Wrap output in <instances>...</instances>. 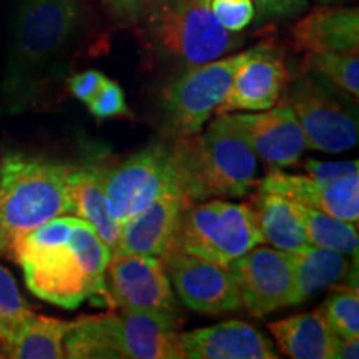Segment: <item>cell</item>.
<instances>
[{
  "label": "cell",
  "mask_w": 359,
  "mask_h": 359,
  "mask_svg": "<svg viewBox=\"0 0 359 359\" xmlns=\"http://www.w3.org/2000/svg\"><path fill=\"white\" fill-rule=\"evenodd\" d=\"M92 29L87 0H11L0 111L19 115L43 105Z\"/></svg>",
  "instance_id": "6da1fadb"
},
{
  "label": "cell",
  "mask_w": 359,
  "mask_h": 359,
  "mask_svg": "<svg viewBox=\"0 0 359 359\" xmlns=\"http://www.w3.org/2000/svg\"><path fill=\"white\" fill-rule=\"evenodd\" d=\"M74 165L50 156L4 151L0 155V255L15 259L25 235L48 219L74 215Z\"/></svg>",
  "instance_id": "7a4b0ae2"
},
{
  "label": "cell",
  "mask_w": 359,
  "mask_h": 359,
  "mask_svg": "<svg viewBox=\"0 0 359 359\" xmlns=\"http://www.w3.org/2000/svg\"><path fill=\"white\" fill-rule=\"evenodd\" d=\"M175 145L191 203L210 196L240 198L257 183L258 156L231 114L218 115L205 133L182 137Z\"/></svg>",
  "instance_id": "3957f363"
},
{
  "label": "cell",
  "mask_w": 359,
  "mask_h": 359,
  "mask_svg": "<svg viewBox=\"0 0 359 359\" xmlns=\"http://www.w3.org/2000/svg\"><path fill=\"white\" fill-rule=\"evenodd\" d=\"M138 24L151 52L180 70L217 60L243 43L215 19L210 4L196 0H161Z\"/></svg>",
  "instance_id": "277c9868"
},
{
  "label": "cell",
  "mask_w": 359,
  "mask_h": 359,
  "mask_svg": "<svg viewBox=\"0 0 359 359\" xmlns=\"http://www.w3.org/2000/svg\"><path fill=\"white\" fill-rule=\"evenodd\" d=\"M283 92L309 150L343 154L358 145L356 98L304 67L302 74L286 82Z\"/></svg>",
  "instance_id": "5b68a950"
},
{
  "label": "cell",
  "mask_w": 359,
  "mask_h": 359,
  "mask_svg": "<svg viewBox=\"0 0 359 359\" xmlns=\"http://www.w3.org/2000/svg\"><path fill=\"white\" fill-rule=\"evenodd\" d=\"M258 245L262 233L250 206L210 200L185 210L173 246L228 266Z\"/></svg>",
  "instance_id": "8992f818"
},
{
  "label": "cell",
  "mask_w": 359,
  "mask_h": 359,
  "mask_svg": "<svg viewBox=\"0 0 359 359\" xmlns=\"http://www.w3.org/2000/svg\"><path fill=\"white\" fill-rule=\"evenodd\" d=\"M250 50L180 70L160 95V114L178 138L201 132L231 87L236 70Z\"/></svg>",
  "instance_id": "52a82bcc"
},
{
  "label": "cell",
  "mask_w": 359,
  "mask_h": 359,
  "mask_svg": "<svg viewBox=\"0 0 359 359\" xmlns=\"http://www.w3.org/2000/svg\"><path fill=\"white\" fill-rule=\"evenodd\" d=\"M175 188L183 190L177 145L151 142L109 170L105 180L107 208L110 217L122 224Z\"/></svg>",
  "instance_id": "ba28073f"
},
{
  "label": "cell",
  "mask_w": 359,
  "mask_h": 359,
  "mask_svg": "<svg viewBox=\"0 0 359 359\" xmlns=\"http://www.w3.org/2000/svg\"><path fill=\"white\" fill-rule=\"evenodd\" d=\"M105 276L122 311L156 314L180 325L182 309L160 258L111 253Z\"/></svg>",
  "instance_id": "9c48e42d"
},
{
  "label": "cell",
  "mask_w": 359,
  "mask_h": 359,
  "mask_svg": "<svg viewBox=\"0 0 359 359\" xmlns=\"http://www.w3.org/2000/svg\"><path fill=\"white\" fill-rule=\"evenodd\" d=\"M15 262L24 269L29 290L43 302L74 309L88 296L97 294L70 240L45 248L20 250Z\"/></svg>",
  "instance_id": "30bf717a"
},
{
  "label": "cell",
  "mask_w": 359,
  "mask_h": 359,
  "mask_svg": "<svg viewBox=\"0 0 359 359\" xmlns=\"http://www.w3.org/2000/svg\"><path fill=\"white\" fill-rule=\"evenodd\" d=\"M160 259L172 288L187 308L201 314H224L240 309V296L230 266L172 246Z\"/></svg>",
  "instance_id": "8fae6325"
},
{
  "label": "cell",
  "mask_w": 359,
  "mask_h": 359,
  "mask_svg": "<svg viewBox=\"0 0 359 359\" xmlns=\"http://www.w3.org/2000/svg\"><path fill=\"white\" fill-rule=\"evenodd\" d=\"M228 266L235 276L240 308L253 316L294 304L293 259L288 251L258 245Z\"/></svg>",
  "instance_id": "7c38bea8"
},
{
  "label": "cell",
  "mask_w": 359,
  "mask_h": 359,
  "mask_svg": "<svg viewBox=\"0 0 359 359\" xmlns=\"http://www.w3.org/2000/svg\"><path fill=\"white\" fill-rule=\"evenodd\" d=\"M288 82V70L280 48L262 43L250 48V55L236 70L231 87L215 114L263 111L275 107Z\"/></svg>",
  "instance_id": "4fadbf2b"
},
{
  "label": "cell",
  "mask_w": 359,
  "mask_h": 359,
  "mask_svg": "<svg viewBox=\"0 0 359 359\" xmlns=\"http://www.w3.org/2000/svg\"><path fill=\"white\" fill-rule=\"evenodd\" d=\"M191 205L180 188L165 191L145 210L120 224L114 253L161 258L175 245L183 213Z\"/></svg>",
  "instance_id": "5bb4252c"
},
{
  "label": "cell",
  "mask_w": 359,
  "mask_h": 359,
  "mask_svg": "<svg viewBox=\"0 0 359 359\" xmlns=\"http://www.w3.org/2000/svg\"><path fill=\"white\" fill-rule=\"evenodd\" d=\"M259 191L276 193L344 222H359V172L331 182H320L309 175H288L276 168L259 182Z\"/></svg>",
  "instance_id": "9a60e30c"
},
{
  "label": "cell",
  "mask_w": 359,
  "mask_h": 359,
  "mask_svg": "<svg viewBox=\"0 0 359 359\" xmlns=\"http://www.w3.org/2000/svg\"><path fill=\"white\" fill-rule=\"evenodd\" d=\"M255 155L268 167H296L308 150L302 125L288 103L262 114H233Z\"/></svg>",
  "instance_id": "2e32d148"
},
{
  "label": "cell",
  "mask_w": 359,
  "mask_h": 359,
  "mask_svg": "<svg viewBox=\"0 0 359 359\" xmlns=\"http://www.w3.org/2000/svg\"><path fill=\"white\" fill-rule=\"evenodd\" d=\"M183 358L188 359H276L271 341L257 327L230 320L180 334Z\"/></svg>",
  "instance_id": "e0dca14e"
},
{
  "label": "cell",
  "mask_w": 359,
  "mask_h": 359,
  "mask_svg": "<svg viewBox=\"0 0 359 359\" xmlns=\"http://www.w3.org/2000/svg\"><path fill=\"white\" fill-rule=\"evenodd\" d=\"M110 331L120 358L183 359L178 323L148 313L109 314Z\"/></svg>",
  "instance_id": "ac0fdd59"
},
{
  "label": "cell",
  "mask_w": 359,
  "mask_h": 359,
  "mask_svg": "<svg viewBox=\"0 0 359 359\" xmlns=\"http://www.w3.org/2000/svg\"><path fill=\"white\" fill-rule=\"evenodd\" d=\"M296 48L306 52H339L358 55V7L320 6L293 27Z\"/></svg>",
  "instance_id": "d6986e66"
},
{
  "label": "cell",
  "mask_w": 359,
  "mask_h": 359,
  "mask_svg": "<svg viewBox=\"0 0 359 359\" xmlns=\"http://www.w3.org/2000/svg\"><path fill=\"white\" fill-rule=\"evenodd\" d=\"M109 170L102 160H83L74 165L70 173V198L75 217L92 224L114 253L118 243L120 224L110 217L107 208L105 180Z\"/></svg>",
  "instance_id": "ffe728a7"
},
{
  "label": "cell",
  "mask_w": 359,
  "mask_h": 359,
  "mask_svg": "<svg viewBox=\"0 0 359 359\" xmlns=\"http://www.w3.org/2000/svg\"><path fill=\"white\" fill-rule=\"evenodd\" d=\"M283 354L293 359H331L333 331L320 309L294 314L269 325Z\"/></svg>",
  "instance_id": "44dd1931"
},
{
  "label": "cell",
  "mask_w": 359,
  "mask_h": 359,
  "mask_svg": "<svg viewBox=\"0 0 359 359\" xmlns=\"http://www.w3.org/2000/svg\"><path fill=\"white\" fill-rule=\"evenodd\" d=\"M251 210L257 217L263 243L288 253H294L311 245L291 200L276 193L258 191Z\"/></svg>",
  "instance_id": "7402d4cb"
},
{
  "label": "cell",
  "mask_w": 359,
  "mask_h": 359,
  "mask_svg": "<svg viewBox=\"0 0 359 359\" xmlns=\"http://www.w3.org/2000/svg\"><path fill=\"white\" fill-rule=\"evenodd\" d=\"M294 276V304L304 303L320 291L341 283L348 276L346 255L309 245L291 253Z\"/></svg>",
  "instance_id": "603a6c76"
},
{
  "label": "cell",
  "mask_w": 359,
  "mask_h": 359,
  "mask_svg": "<svg viewBox=\"0 0 359 359\" xmlns=\"http://www.w3.org/2000/svg\"><path fill=\"white\" fill-rule=\"evenodd\" d=\"M72 323L74 321L39 316L32 311L4 349V356L15 359L65 358L64 339Z\"/></svg>",
  "instance_id": "cb8c5ba5"
},
{
  "label": "cell",
  "mask_w": 359,
  "mask_h": 359,
  "mask_svg": "<svg viewBox=\"0 0 359 359\" xmlns=\"http://www.w3.org/2000/svg\"><path fill=\"white\" fill-rule=\"evenodd\" d=\"M294 208L302 218L309 243L358 259V223L344 222L299 203H294Z\"/></svg>",
  "instance_id": "d4e9b609"
},
{
  "label": "cell",
  "mask_w": 359,
  "mask_h": 359,
  "mask_svg": "<svg viewBox=\"0 0 359 359\" xmlns=\"http://www.w3.org/2000/svg\"><path fill=\"white\" fill-rule=\"evenodd\" d=\"M65 358H120L110 331L109 314L82 316L72 323L64 339Z\"/></svg>",
  "instance_id": "484cf974"
},
{
  "label": "cell",
  "mask_w": 359,
  "mask_h": 359,
  "mask_svg": "<svg viewBox=\"0 0 359 359\" xmlns=\"http://www.w3.org/2000/svg\"><path fill=\"white\" fill-rule=\"evenodd\" d=\"M320 311L334 336L359 338V293L358 286L336 283Z\"/></svg>",
  "instance_id": "4316f807"
},
{
  "label": "cell",
  "mask_w": 359,
  "mask_h": 359,
  "mask_svg": "<svg viewBox=\"0 0 359 359\" xmlns=\"http://www.w3.org/2000/svg\"><path fill=\"white\" fill-rule=\"evenodd\" d=\"M70 245L77 251L85 271L95 286L97 294L105 290V269L111 257L109 246L97 235L95 228L88 222L77 217L70 235Z\"/></svg>",
  "instance_id": "83f0119b"
},
{
  "label": "cell",
  "mask_w": 359,
  "mask_h": 359,
  "mask_svg": "<svg viewBox=\"0 0 359 359\" xmlns=\"http://www.w3.org/2000/svg\"><path fill=\"white\" fill-rule=\"evenodd\" d=\"M303 67L316 72L331 83L349 93L358 100L359 97V58L351 53L339 52H306Z\"/></svg>",
  "instance_id": "f1b7e54d"
},
{
  "label": "cell",
  "mask_w": 359,
  "mask_h": 359,
  "mask_svg": "<svg viewBox=\"0 0 359 359\" xmlns=\"http://www.w3.org/2000/svg\"><path fill=\"white\" fill-rule=\"evenodd\" d=\"M30 313L32 309L22 298L11 271L0 264V349L2 353Z\"/></svg>",
  "instance_id": "f546056e"
},
{
  "label": "cell",
  "mask_w": 359,
  "mask_h": 359,
  "mask_svg": "<svg viewBox=\"0 0 359 359\" xmlns=\"http://www.w3.org/2000/svg\"><path fill=\"white\" fill-rule=\"evenodd\" d=\"M87 105L90 114L95 116L97 120L132 115V111H130L127 105V98H125L123 88L120 87L118 82L107 77L103 80L102 87L98 88V92L93 95V98L87 103Z\"/></svg>",
  "instance_id": "4dcf8cb0"
},
{
  "label": "cell",
  "mask_w": 359,
  "mask_h": 359,
  "mask_svg": "<svg viewBox=\"0 0 359 359\" xmlns=\"http://www.w3.org/2000/svg\"><path fill=\"white\" fill-rule=\"evenodd\" d=\"M212 12L230 32H243L255 19L253 0H212Z\"/></svg>",
  "instance_id": "1f68e13d"
},
{
  "label": "cell",
  "mask_w": 359,
  "mask_h": 359,
  "mask_svg": "<svg viewBox=\"0 0 359 359\" xmlns=\"http://www.w3.org/2000/svg\"><path fill=\"white\" fill-rule=\"evenodd\" d=\"M259 20L294 19L306 11L308 0H253Z\"/></svg>",
  "instance_id": "d6a6232c"
},
{
  "label": "cell",
  "mask_w": 359,
  "mask_h": 359,
  "mask_svg": "<svg viewBox=\"0 0 359 359\" xmlns=\"http://www.w3.org/2000/svg\"><path fill=\"white\" fill-rule=\"evenodd\" d=\"M116 20L125 24H138L161 0H100Z\"/></svg>",
  "instance_id": "836d02e7"
},
{
  "label": "cell",
  "mask_w": 359,
  "mask_h": 359,
  "mask_svg": "<svg viewBox=\"0 0 359 359\" xmlns=\"http://www.w3.org/2000/svg\"><path fill=\"white\" fill-rule=\"evenodd\" d=\"M103 80H105V75L100 70H83L80 74H74L67 77L65 83L69 92L79 102L88 103L98 92V88L102 87Z\"/></svg>",
  "instance_id": "e575fe53"
},
{
  "label": "cell",
  "mask_w": 359,
  "mask_h": 359,
  "mask_svg": "<svg viewBox=\"0 0 359 359\" xmlns=\"http://www.w3.org/2000/svg\"><path fill=\"white\" fill-rule=\"evenodd\" d=\"M358 160L353 161H320L308 158L304 161V170L314 180L320 182H331V180L341 178L344 175L359 172Z\"/></svg>",
  "instance_id": "d590c367"
},
{
  "label": "cell",
  "mask_w": 359,
  "mask_h": 359,
  "mask_svg": "<svg viewBox=\"0 0 359 359\" xmlns=\"http://www.w3.org/2000/svg\"><path fill=\"white\" fill-rule=\"evenodd\" d=\"M359 338H339L333 336L331 343V359H358Z\"/></svg>",
  "instance_id": "8d00e7d4"
},
{
  "label": "cell",
  "mask_w": 359,
  "mask_h": 359,
  "mask_svg": "<svg viewBox=\"0 0 359 359\" xmlns=\"http://www.w3.org/2000/svg\"><path fill=\"white\" fill-rule=\"evenodd\" d=\"M318 6H336V4H346L353 2V0H314Z\"/></svg>",
  "instance_id": "74e56055"
},
{
  "label": "cell",
  "mask_w": 359,
  "mask_h": 359,
  "mask_svg": "<svg viewBox=\"0 0 359 359\" xmlns=\"http://www.w3.org/2000/svg\"><path fill=\"white\" fill-rule=\"evenodd\" d=\"M196 2H203V4H210L212 0H196Z\"/></svg>",
  "instance_id": "f35d334b"
},
{
  "label": "cell",
  "mask_w": 359,
  "mask_h": 359,
  "mask_svg": "<svg viewBox=\"0 0 359 359\" xmlns=\"http://www.w3.org/2000/svg\"><path fill=\"white\" fill-rule=\"evenodd\" d=\"M0 358H6V356H4V353H2V349H0Z\"/></svg>",
  "instance_id": "ab89813d"
}]
</instances>
